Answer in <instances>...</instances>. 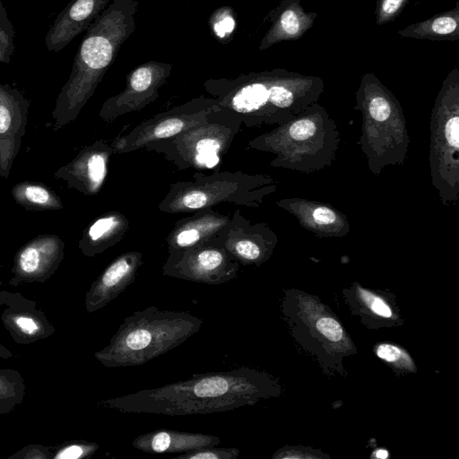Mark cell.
Segmentation results:
<instances>
[{"mask_svg":"<svg viewBox=\"0 0 459 459\" xmlns=\"http://www.w3.org/2000/svg\"><path fill=\"white\" fill-rule=\"evenodd\" d=\"M129 227V221L122 212H107L85 228L78 247L85 256L93 257L119 243Z\"/></svg>","mask_w":459,"mask_h":459,"instance_id":"obj_24","label":"cell"},{"mask_svg":"<svg viewBox=\"0 0 459 459\" xmlns=\"http://www.w3.org/2000/svg\"><path fill=\"white\" fill-rule=\"evenodd\" d=\"M239 450L236 447H202L179 454L176 459H237Z\"/></svg>","mask_w":459,"mask_h":459,"instance_id":"obj_30","label":"cell"},{"mask_svg":"<svg viewBox=\"0 0 459 459\" xmlns=\"http://www.w3.org/2000/svg\"><path fill=\"white\" fill-rule=\"evenodd\" d=\"M0 305L5 306L1 320L13 340L30 344L55 333V327L37 303L21 293L0 291Z\"/></svg>","mask_w":459,"mask_h":459,"instance_id":"obj_17","label":"cell"},{"mask_svg":"<svg viewBox=\"0 0 459 459\" xmlns=\"http://www.w3.org/2000/svg\"><path fill=\"white\" fill-rule=\"evenodd\" d=\"M14 201L26 211H52L64 207L60 198L43 184L20 182L12 188Z\"/></svg>","mask_w":459,"mask_h":459,"instance_id":"obj_26","label":"cell"},{"mask_svg":"<svg viewBox=\"0 0 459 459\" xmlns=\"http://www.w3.org/2000/svg\"><path fill=\"white\" fill-rule=\"evenodd\" d=\"M317 13L306 12L301 0H282L265 17L271 26L263 37L258 50H265L282 41H294L313 26Z\"/></svg>","mask_w":459,"mask_h":459,"instance_id":"obj_22","label":"cell"},{"mask_svg":"<svg viewBox=\"0 0 459 459\" xmlns=\"http://www.w3.org/2000/svg\"><path fill=\"white\" fill-rule=\"evenodd\" d=\"M276 393L269 375L240 367L196 373L189 379L103 400L99 405L124 413L186 416L236 410Z\"/></svg>","mask_w":459,"mask_h":459,"instance_id":"obj_1","label":"cell"},{"mask_svg":"<svg viewBox=\"0 0 459 459\" xmlns=\"http://www.w3.org/2000/svg\"><path fill=\"white\" fill-rule=\"evenodd\" d=\"M359 290L360 299L373 314L384 318L393 316V310L384 299L364 289Z\"/></svg>","mask_w":459,"mask_h":459,"instance_id":"obj_33","label":"cell"},{"mask_svg":"<svg viewBox=\"0 0 459 459\" xmlns=\"http://www.w3.org/2000/svg\"><path fill=\"white\" fill-rule=\"evenodd\" d=\"M240 264L221 246L217 237L185 250L170 253L162 266L164 276L221 284L237 277Z\"/></svg>","mask_w":459,"mask_h":459,"instance_id":"obj_11","label":"cell"},{"mask_svg":"<svg viewBox=\"0 0 459 459\" xmlns=\"http://www.w3.org/2000/svg\"><path fill=\"white\" fill-rule=\"evenodd\" d=\"M0 285H1V281H0Z\"/></svg>","mask_w":459,"mask_h":459,"instance_id":"obj_39","label":"cell"},{"mask_svg":"<svg viewBox=\"0 0 459 459\" xmlns=\"http://www.w3.org/2000/svg\"><path fill=\"white\" fill-rule=\"evenodd\" d=\"M13 357V354L0 342V358L11 359Z\"/></svg>","mask_w":459,"mask_h":459,"instance_id":"obj_37","label":"cell"},{"mask_svg":"<svg viewBox=\"0 0 459 459\" xmlns=\"http://www.w3.org/2000/svg\"><path fill=\"white\" fill-rule=\"evenodd\" d=\"M276 204L292 214L301 227L316 237H345L351 230L347 216L329 204L289 197L278 200Z\"/></svg>","mask_w":459,"mask_h":459,"instance_id":"obj_19","label":"cell"},{"mask_svg":"<svg viewBox=\"0 0 459 459\" xmlns=\"http://www.w3.org/2000/svg\"><path fill=\"white\" fill-rule=\"evenodd\" d=\"M205 91L219 106L234 112L247 127L281 125L318 101L324 92L321 77L282 68L211 78Z\"/></svg>","mask_w":459,"mask_h":459,"instance_id":"obj_2","label":"cell"},{"mask_svg":"<svg viewBox=\"0 0 459 459\" xmlns=\"http://www.w3.org/2000/svg\"><path fill=\"white\" fill-rule=\"evenodd\" d=\"M429 170L444 205L459 196V71L444 79L430 116Z\"/></svg>","mask_w":459,"mask_h":459,"instance_id":"obj_9","label":"cell"},{"mask_svg":"<svg viewBox=\"0 0 459 459\" xmlns=\"http://www.w3.org/2000/svg\"><path fill=\"white\" fill-rule=\"evenodd\" d=\"M217 436L160 429L134 438L133 447L149 454H182L202 447L217 446Z\"/></svg>","mask_w":459,"mask_h":459,"instance_id":"obj_23","label":"cell"},{"mask_svg":"<svg viewBox=\"0 0 459 459\" xmlns=\"http://www.w3.org/2000/svg\"><path fill=\"white\" fill-rule=\"evenodd\" d=\"M316 325L319 333L328 341L337 342L343 339L344 333L342 325L332 316H322L317 320Z\"/></svg>","mask_w":459,"mask_h":459,"instance_id":"obj_34","label":"cell"},{"mask_svg":"<svg viewBox=\"0 0 459 459\" xmlns=\"http://www.w3.org/2000/svg\"><path fill=\"white\" fill-rule=\"evenodd\" d=\"M7 24L0 22V43L4 52L8 55V50H11L9 48L13 46V33H11L12 28L7 27Z\"/></svg>","mask_w":459,"mask_h":459,"instance_id":"obj_36","label":"cell"},{"mask_svg":"<svg viewBox=\"0 0 459 459\" xmlns=\"http://www.w3.org/2000/svg\"><path fill=\"white\" fill-rule=\"evenodd\" d=\"M171 70V64L159 61L137 65L126 75L125 89L103 102L100 117L112 123L123 115L143 109L159 98V91L168 82Z\"/></svg>","mask_w":459,"mask_h":459,"instance_id":"obj_12","label":"cell"},{"mask_svg":"<svg viewBox=\"0 0 459 459\" xmlns=\"http://www.w3.org/2000/svg\"><path fill=\"white\" fill-rule=\"evenodd\" d=\"M65 257V243L56 234H42L28 241L16 253L9 284L44 282Z\"/></svg>","mask_w":459,"mask_h":459,"instance_id":"obj_14","label":"cell"},{"mask_svg":"<svg viewBox=\"0 0 459 459\" xmlns=\"http://www.w3.org/2000/svg\"><path fill=\"white\" fill-rule=\"evenodd\" d=\"M362 117L358 144L371 173L378 176L389 166L403 164L410 136L401 103L373 73L362 75L355 94Z\"/></svg>","mask_w":459,"mask_h":459,"instance_id":"obj_6","label":"cell"},{"mask_svg":"<svg viewBox=\"0 0 459 459\" xmlns=\"http://www.w3.org/2000/svg\"><path fill=\"white\" fill-rule=\"evenodd\" d=\"M112 0H72L58 14L47 33L49 51L58 52L98 17Z\"/></svg>","mask_w":459,"mask_h":459,"instance_id":"obj_21","label":"cell"},{"mask_svg":"<svg viewBox=\"0 0 459 459\" xmlns=\"http://www.w3.org/2000/svg\"><path fill=\"white\" fill-rule=\"evenodd\" d=\"M377 458L385 459L388 456V452L386 450H378L376 452Z\"/></svg>","mask_w":459,"mask_h":459,"instance_id":"obj_38","label":"cell"},{"mask_svg":"<svg viewBox=\"0 0 459 459\" xmlns=\"http://www.w3.org/2000/svg\"><path fill=\"white\" fill-rule=\"evenodd\" d=\"M143 253L128 251L117 256L91 283L85 296L87 312L103 308L122 293L136 277Z\"/></svg>","mask_w":459,"mask_h":459,"instance_id":"obj_18","label":"cell"},{"mask_svg":"<svg viewBox=\"0 0 459 459\" xmlns=\"http://www.w3.org/2000/svg\"><path fill=\"white\" fill-rule=\"evenodd\" d=\"M241 126L242 122L234 112L216 103L198 124L144 148L162 155L180 170L217 171Z\"/></svg>","mask_w":459,"mask_h":459,"instance_id":"obj_8","label":"cell"},{"mask_svg":"<svg viewBox=\"0 0 459 459\" xmlns=\"http://www.w3.org/2000/svg\"><path fill=\"white\" fill-rule=\"evenodd\" d=\"M100 446L94 442L74 440L64 444L52 455L53 459H84L91 457Z\"/></svg>","mask_w":459,"mask_h":459,"instance_id":"obj_29","label":"cell"},{"mask_svg":"<svg viewBox=\"0 0 459 459\" xmlns=\"http://www.w3.org/2000/svg\"><path fill=\"white\" fill-rule=\"evenodd\" d=\"M138 0H112L86 29L52 112L58 130L74 121L136 28Z\"/></svg>","mask_w":459,"mask_h":459,"instance_id":"obj_3","label":"cell"},{"mask_svg":"<svg viewBox=\"0 0 459 459\" xmlns=\"http://www.w3.org/2000/svg\"><path fill=\"white\" fill-rule=\"evenodd\" d=\"M22 374L13 368H0V415L7 414L21 404L25 395Z\"/></svg>","mask_w":459,"mask_h":459,"instance_id":"obj_27","label":"cell"},{"mask_svg":"<svg viewBox=\"0 0 459 459\" xmlns=\"http://www.w3.org/2000/svg\"><path fill=\"white\" fill-rule=\"evenodd\" d=\"M203 323L188 312L151 306L126 316L94 357L108 368L141 366L181 345Z\"/></svg>","mask_w":459,"mask_h":459,"instance_id":"obj_4","label":"cell"},{"mask_svg":"<svg viewBox=\"0 0 459 459\" xmlns=\"http://www.w3.org/2000/svg\"><path fill=\"white\" fill-rule=\"evenodd\" d=\"M208 24L212 36L222 44L228 43L236 28L235 12L230 6L216 9L210 16Z\"/></svg>","mask_w":459,"mask_h":459,"instance_id":"obj_28","label":"cell"},{"mask_svg":"<svg viewBox=\"0 0 459 459\" xmlns=\"http://www.w3.org/2000/svg\"><path fill=\"white\" fill-rule=\"evenodd\" d=\"M50 452L48 451V447L39 446V445H33V446H28L22 449L21 451L17 452L15 455H11L10 458H41V459H47L49 458Z\"/></svg>","mask_w":459,"mask_h":459,"instance_id":"obj_35","label":"cell"},{"mask_svg":"<svg viewBox=\"0 0 459 459\" xmlns=\"http://www.w3.org/2000/svg\"><path fill=\"white\" fill-rule=\"evenodd\" d=\"M217 238L244 265H261L271 257L278 243L276 233L266 223H252L239 209L231 214L230 222Z\"/></svg>","mask_w":459,"mask_h":459,"instance_id":"obj_13","label":"cell"},{"mask_svg":"<svg viewBox=\"0 0 459 459\" xmlns=\"http://www.w3.org/2000/svg\"><path fill=\"white\" fill-rule=\"evenodd\" d=\"M340 143L336 122L316 102L295 117L247 143V148L275 155L273 168L311 173L333 164Z\"/></svg>","mask_w":459,"mask_h":459,"instance_id":"obj_5","label":"cell"},{"mask_svg":"<svg viewBox=\"0 0 459 459\" xmlns=\"http://www.w3.org/2000/svg\"><path fill=\"white\" fill-rule=\"evenodd\" d=\"M403 38L429 39L432 41H455L459 39V2L455 6L432 17L412 23L399 30Z\"/></svg>","mask_w":459,"mask_h":459,"instance_id":"obj_25","label":"cell"},{"mask_svg":"<svg viewBox=\"0 0 459 459\" xmlns=\"http://www.w3.org/2000/svg\"><path fill=\"white\" fill-rule=\"evenodd\" d=\"M276 189L277 182L266 174L217 170L205 175L197 171L191 181L170 184L158 208L171 214L194 212L226 203L257 208Z\"/></svg>","mask_w":459,"mask_h":459,"instance_id":"obj_7","label":"cell"},{"mask_svg":"<svg viewBox=\"0 0 459 459\" xmlns=\"http://www.w3.org/2000/svg\"><path fill=\"white\" fill-rule=\"evenodd\" d=\"M377 355L388 363L395 364L409 369L413 366L410 356L401 348L389 344H379L376 349Z\"/></svg>","mask_w":459,"mask_h":459,"instance_id":"obj_32","label":"cell"},{"mask_svg":"<svg viewBox=\"0 0 459 459\" xmlns=\"http://www.w3.org/2000/svg\"><path fill=\"white\" fill-rule=\"evenodd\" d=\"M113 148L108 141L96 140L83 147L66 165L55 172V178L85 195H95L102 188L108 175Z\"/></svg>","mask_w":459,"mask_h":459,"instance_id":"obj_15","label":"cell"},{"mask_svg":"<svg viewBox=\"0 0 459 459\" xmlns=\"http://www.w3.org/2000/svg\"><path fill=\"white\" fill-rule=\"evenodd\" d=\"M30 101L17 90L0 82V176L9 177L28 123Z\"/></svg>","mask_w":459,"mask_h":459,"instance_id":"obj_16","label":"cell"},{"mask_svg":"<svg viewBox=\"0 0 459 459\" xmlns=\"http://www.w3.org/2000/svg\"><path fill=\"white\" fill-rule=\"evenodd\" d=\"M231 215L212 208L194 212L178 220L166 238L169 254L176 253L216 238L230 222Z\"/></svg>","mask_w":459,"mask_h":459,"instance_id":"obj_20","label":"cell"},{"mask_svg":"<svg viewBox=\"0 0 459 459\" xmlns=\"http://www.w3.org/2000/svg\"><path fill=\"white\" fill-rule=\"evenodd\" d=\"M410 0H377L376 24L383 25L396 19Z\"/></svg>","mask_w":459,"mask_h":459,"instance_id":"obj_31","label":"cell"},{"mask_svg":"<svg viewBox=\"0 0 459 459\" xmlns=\"http://www.w3.org/2000/svg\"><path fill=\"white\" fill-rule=\"evenodd\" d=\"M215 105L213 98L200 95L160 112L126 134L116 137L110 143L113 153H128L144 148L150 143L177 135L201 122Z\"/></svg>","mask_w":459,"mask_h":459,"instance_id":"obj_10","label":"cell"}]
</instances>
